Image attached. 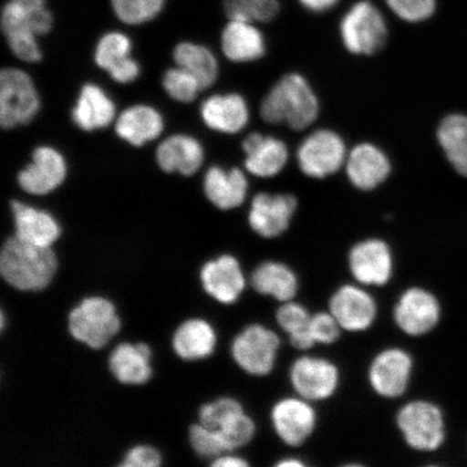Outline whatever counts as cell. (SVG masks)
<instances>
[{
  "label": "cell",
  "instance_id": "cell-1",
  "mask_svg": "<svg viewBox=\"0 0 467 467\" xmlns=\"http://www.w3.org/2000/svg\"><path fill=\"white\" fill-rule=\"evenodd\" d=\"M0 26L13 54L20 60H42L38 38L51 32L54 15L47 0H7L2 9Z\"/></svg>",
  "mask_w": 467,
  "mask_h": 467
},
{
  "label": "cell",
  "instance_id": "cell-2",
  "mask_svg": "<svg viewBox=\"0 0 467 467\" xmlns=\"http://www.w3.org/2000/svg\"><path fill=\"white\" fill-rule=\"evenodd\" d=\"M260 113L272 125H287L291 130H306L317 119L319 102L302 75H285L263 99Z\"/></svg>",
  "mask_w": 467,
  "mask_h": 467
},
{
  "label": "cell",
  "instance_id": "cell-3",
  "mask_svg": "<svg viewBox=\"0 0 467 467\" xmlns=\"http://www.w3.org/2000/svg\"><path fill=\"white\" fill-rule=\"evenodd\" d=\"M57 270V259L51 247L37 246L10 237L0 253V274L5 282L21 291L44 290Z\"/></svg>",
  "mask_w": 467,
  "mask_h": 467
},
{
  "label": "cell",
  "instance_id": "cell-4",
  "mask_svg": "<svg viewBox=\"0 0 467 467\" xmlns=\"http://www.w3.org/2000/svg\"><path fill=\"white\" fill-rule=\"evenodd\" d=\"M396 423L407 445L413 451L433 453L445 446L448 437L446 414L433 400L409 401L397 412Z\"/></svg>",
  "mask_w": 467,
  "mask_h": 467
},
{
  "label": "cell",
  "instance_id": "cell-5",
  "mask_svg": "<svg viewBox=\"0 0 467 467\" xmlns=\"http://www.w3.org/2000/svg\"><path fill=\"white\" fill-rule=\"evenodd\" d=\"M340 35L350 54L372 56L387 44L389 31L387 22L376 5L363 0L343 16Z\"/></svg>",
  "mask_w": 467,
  "mask_h": 467
},
{
  "label": "cell",
  "instance_id": "cell-6",
  "mask_svg": "<svg viewBox=\"0 0 467 467\" xmlns=\"http://www.w3.org/2000/svg\"><path fill=\"white\" fill-rule=\"evenodd\" d=\"M68 329L76 340L99 349L107 346L120 329L112 302L101 296L87 297L68 317Z\"/></svg>",
  "mask_w": 467,
  "mask_h": 467
},
{
  "label": "cell",
  "instance_id": "cell-7",
  "mask_svg": "<svg viewBox=\"0 0 467 467\" xmlns=\"http://www.w3.org/2000/svg\"><path fill=\"white\" fill-rule=\"evenodd\" d=\"M40 100L31 76L17 68L0 73V125L5 130L29 124L39 112Z\"/></svg>",
  "mask_w": 467,
  "mask_h": 467
},
{
  "label": "cell",
  "instance_id": "cell-8",
  "mask_svg": "<svg viewBox=\"0 0 467 467\" xmlns=\"http://www.w3.org/2000/svg\"><path fill=\"white\" fill-rule=\"evenodd\" d=\"M442 303L433 291L411 287L402 292L394 307L397 327L409 337L431 334L442 320Z\"/></svg>",
  "mask_w": 467,
  "mask_h": 467
},
{
  "label": "cell",
  "instance_id": "cell-9",
  "mask_svg": "<svg viewBox=\"0 0 467 467\" xmlns=\"http://www.w3.org/2000/svg\"><path fill=\"white\" fill-rule=\"evenodd\" d=\"M279 348L280 340L275 332L254 324L234 338L232 355L244 372L254 377H265L275 368Z\"/></svg>",
  "mask_w": 467,
  "mask_h": 467
},
{
  "label": "cell",
  "instance_id": "cell-10",
  "mask_svg": "<svg viewBox=\"0 0 467 467\" xmlns=\"http://www.w3.org/2000/svg\"><path fill=\"white\" fill-rule=\"evenodd\" d=\"M347 157L343 139L329 130L309 134L296 151L300 171L313 179H324L340 171L346 165Z\"/></svg>",
  "mask_w": 467,
  "mask_h": 467
},
{
  "label": "cell",
  "instance_id": "cell-11",
  "mask_svg": "<svg viewBox=\"0 0 467 467\" xmlns=\"http://www.w3.org/2000/svg\"><path fill=\"white\" fill-rule=\"evenodd\" d=\"M289 379L297 396L308 401H321L337 392L340 372L328 359L302 356L292 363Z\"/></svg>",
  "mask_w": 467,
  "mask_h": 467
},
{
  "label": "cell",
  "instance_id": "cell-12",
  "mask_svg": "<svg viewBox=\"0 0 467 467\" xmlns=\"http://www.w3.org/2000/svg\"><path fill=\"white\" fill-rule=\"evenodd\" d=\"M413 358L405 349L390 348L379 352L371 361L368 379L371 388L384 399H399L410 384Z\"/></svg>",
  "mask_w": 467,
  "mask_h": 467
},
{
  "label": "cell",
  "instance_id": "cell-13",
  "mask_svg": "<svg viewBox=\"0 0 467 467\" xmlns=\"http://www.w3.org/2000/svg\"><path fill=\"white\" fill-rule=\"evenodd\" d=\"M348 267L360 285L383 287L393 276L392 250L382 239H366L349 250Z\"/></svg>",
  "mask_w": 467,
  "mask_h": 467
},
{
  "label": "cell",
  "instance_id": "cell-14",
  "mask_svg": "<svg viewBox=\"0 0 467 467\" xmlns=\"http://www.w3.org/2000/svg\"><path fill=\"white\" fill-rule=\"evenodd\" d=\"M302 397L280 400L271 410V422L275 433L285 445L300 447L314 433L317 414Z\"/></svg>",
  "mask_w": 467,
  "mask_h": 467
},
{
  "label": "cell",
  "instance_id": "cell-15",
  "mask_svg": "<svg viewBox=\"0 0 467 467\" xmlns=\"http://www.w3.org/2000/svg\"><path fill=\"white\" fill-rule=\"evenodd\" d=\"M329 312L342 330L363 332L375 323L378 306L369 292L358 285H344L331 296Z\"/></svg>",
  "mask_w": 467,
  "mask_h": 467
},
{
  "label": "cell",
  "instance_id": "cell-16",
  "mask_svg": "<svg viewBox=\"0 0 467 467\" xmlns=\"http://www.w3.org/2000/svg\"><path fill=\"white\" fill-rule=\"evenodd\" d=\"M67 173V162L60 151L39 146L33 151L32 162L17 175V182L28 194L43 196L57 189Z\"/></svg>",
  "mask_w": 467,
  "mask_h": 467
},
{
  "label": "cell",
  "instance_id": "cell-17",
  "mask_svg": "<svg viewBox=\"0 0 467 467\" xmlns=\"http://www.w3.org/2000/svg\"><path fill=\"white\" fill-rule=\"evenodd\" d=\"M297 207L290 194L261 192L254 198L248 215L249 224L263 238H276L288 230Z\"/></svg>",
  "mask_w": 467,
  "mask_h": 467
},
{
  "label": "cell",
  "instance_id": "cell-18",
  "mask_svg": "<svg viewBox=\"0 0 467 467\" xmlns=\"http://www.w3.org/2000/svg\"><path fill=\"white\" fill-rule=\"evenodd\" d=\"M201 279L204 291L223 305L235 303L246 287L241 265L230 254L207 262L202 268Z\"/></svg>",
  "mask_w": 467,
  "mask_h": 467
},
{
  "label": "cell",
  "instance_id": "cell-19",
  "mask_svg": "<svg viewBox=\"0 0 467 467\" xmlns=\"http://www.w3.org/2000/svg\"><path fill=\"white\" fill-rule=\"evenodd\" d=\"M346 167L350 183L361 191L377 189L390 173L388 155L372 143L356 145L348 154Z\"/></svg>",
  "mask_w": 467,
  "mask_h": 467
},
{
  "label": "cell",
  "instance_id": "cell-20",
  "mask_svg": "<svg viewBox=\"0 0 467 467\" xmlns=\"http://www.w3.org/2000/svg\"><path fill=\"white\" fill-rule=\"evenodd\" d=\"M132 43L126 34L109 32L99 39L95 61L117 83H131L140 75L139 64L130 57Z\"/></svg>",
  "mask_w": 467,
  "mask_h": 467
},
{
  "label": "cell",
  "instance_id": "cell-21",
  "mask_svg": "<svg viewBox=\"0 0 467 467\" xmlns=\"http://www.w3.org/2000/svg\"><path fill=\"white\" fill-rule=\"evenodd\" d=\"M246 154L244 167L258 178H273L284 171L289 160V150L282 140L254 132L243 142Z\"/></svg>",
  "mask_w": 467,
  "mask_h": 467
},
{
  "label": "cell",
  "instance_id": "cell-22",
  "mask_svg": "<svg viewBox=\"0 0 467 467\" xmlns=\"http://www.w3.org/2000/svg\"><path fill=\"white\" fill-rule=\"evenodd\" d=\"M201 114L210 130L227 134L241 132L250 119L247 102L237 93L210 97L202 103Z\"/></svg>",
  "mask_w": 467,
  "mask_h": 467
},
{
  "label": "cell",
  "instance_id": "cell-23",
  "mask_svg": "<svg viewBox=\"0 0 467 467\" xmlns=\"http://www.w3.org/2000/svg\"><path fill=\"white\" fill-rule=\"evenodd\" d=\"M203 157L202 144L186 134H175L163 140L156 150V161L162 171L179 172L186 177L200 171Z\"/></svg>",
  "mask_w": 467,
  "mask_h": 467
},
{
  "label": "cell",
  "instance_id": "cell-24",
  "mask_svg": "<svg viewBox=\"0 0 467 467\" xmlns=\"http://www.w3.org/2000/svg\"><path fill=\"white\" fill-rule=\"evenodd\" d=\"M203 192L208 200L221 210L241 206L248 194V180L238 168L224 171L212 167L204 174Z\"/></svg>",
  "mask_w": 467,
  "mask_h": 467
},
{
  "label": "cell",
  "instance_id": "cell-25",
  "mask_svg": "<svg viewBox=\"0 0 467 467\" xmlns=\"http://www.w3.org/2000/svg\"><path fill=\"white\" fill-rule=\"evenodd\" d=\"M14 214L16 236L22 241L51 247L61 235L60 225L48 213L20 202H11Z\"/></svg>",
  "mask_w": 467,
  "mask_h": 467
},
{
  "label": "cell",
  "instance_id": "cell-26",
  "mask_svg": "<svg viewBox=\"0 0 467 467\" xmlns=\"http://www.w3.org/2000/svg\"><path fill=\"white\" fill-rule=\"evenodd\" d=\"M224 56L233 62H253L265 55V39L254 23L230 20L221 35Z\"/></svg>",
  "mask_w": 467,
  "mask_h": 467
},
{
  "label": "cell",
  "instance_id": "cell-27",
  "mask_svg": "<svg viewBox=\"0 0 467 467\" xmlns=\"http://www.w3.org/2000/svg\"><path fill=\"white\" fill-rule=\"evenodd\" d=\"M115 114V104L102 88L86 84L72 110V119L81 130L89 132L112 124Z\"/></svg>",
  "mask_w": 467,
  "mask_h": 467
},
{
  "label": "cell",
  "instance_id": "cell-28",
  "mask_svg": "<svg viewBox=\"0 0 467 467\" xmlns=\"http://www.w3.org/2000/svg\"><path fill=\"white\" fill-rule=\"evenodd\" d=\"M162 130L163 119L159 110L143 104L124 110L115 125L117 136L138 148L159 138Z\"/></svg>",
  "mask_w": 467,
  "mask_h": 467
},
{
  "label": "cell",
  "instance_id": "cell-29",
  "mask_svg": "<svg viewBox=\"0 0 467 467\" xmlns=\"http://www.w3.org/2000/svg\"><path fill=\"white\" fill-rule=\"evenodd\" d=\"M250 284L259 295L282 303L294 300L299 290V279L294 270L276 261L261 263L251 275Z\"/></svg>",
  "mask_w": 467,
  "mask_h": 467
},
{
  "label": "cell",
  "instance_id": "cell-30",
  "mask_svg": "<svg viewBox=\"0 0 467 467\" xmlns=\"http://www.w3.org/2000/svg\"><path fill=\"white\" fill-rule=\"evenodd\" d=\"M151 352L148 344L132 346L122 343L109 356V366L113 376L122 384L139 385L149 381Z\"/></svg>",
  "mask_w": 467,
  "mask_h": 467
},
{
  "label": "cell",
  "instance_id": "cell-31",
  "mask_svg": "<svg viewBox=\"0 0 467 467\" xmlns=\"http://www.w3.org/2000/svg\"><path fill=\"white\" fill-rule=\"evenodd\" d=\"M436 138L453 171L467 179V115H447L437 128Z\"/></svg>",
  "mask_w": 467,
  "mask_h": 467
},
{
  "label": "cell",
  "instance_id": "cell-32",
  "mask_svg": "<svg viewBox=\"0 0 467 467\" xmlns=\"http://www.w3.org/2000/svg\"><path fill=\"white\" fill-rule=\"evenodd\" d=\"M173 348L185 360L206 358L213 353L217 336L212 326L202 319L186 320L173 336Z\"/></svg>",
  "mask_w": 467,
  "mask_h": 467
},
{
  "label": "cell",
  "instance_id": "cell-33",
  "mask_svg": "<svg viewBox=\"0 0 467 467\" xmlns=\"http://www.w3.org/2000/svg\"><path fill=\"white\" fill-rule=\"evenodd\" d=\"M173 58L177 67L194 76L202 90L208 89L218 78L217 58L207 47L190 42L180 43L174 48Z\"/></svg>",
  "mask_w": 467,
  "mask_h": 467
},
{
  "label": "cell",
  "instance_id": "cell-34",
  "mask_svg": "<svg viewBox=\"0 0 467 467\" xmlns=\"http://www.w3.org/2000/svg\"><path fill=\"white\" fill-rule=\"evenodd\" d=\"M312 314L300 303L284 302L276 312L277 324L289 337L292 347L299 350H307L317 346L311 335Z\"/></svg>",
  "mask_w": 467,
  "mask_h": 467
},
{
  "label": "cell",
  "instance_id": "cell-35",
  "mask_svg": "<svg viewBox=\"0 0 467 467\" xmlns=\"http://www.w3.org/2000/svg\"><path fill=\"white\" fill-rule=\"evenodd\" d=\"M224 11L230 20L267 23L279 13L278 0H223Z\"/></svg>",
  "mask_w": 467,
  "mask_h": 467
},
{
  "label": "cell",
  "instance_id": "cell-36",
  "mask_svg": "<svg viewBox=\"0 0 467 467\" xmlns=\"http://www.w3.org/2000/svg\"><path fill=\"white\" fill-rule=\"evenodd\" d=\"M117 19L127 26H141L154 20L165 8L166 0H109Z\"/></svg>",
  "mask_w": 467,
  "mask_h": 467
},
{
  "label": "cell",
  "instance_id": "cell-37",
  "mask_svg": "<svg viewBox=\"0 0 467 467\" xmlns=\"http://www.w3.org/2000/svg\"><path fill=\"white\" fill-rule=\"evenodd\" d=\"M217 433L226 452L247 446L255 434V423L246 412H241L220 426Z\"/></svg>",
  "mask_w": 467,
  "mask_h": 467
},
{
  "label": "cell",
  "instance_id": "cell-38",
  "mask_svg": "<svg viewBox=\"0 0 467 467\" xmlns=\"http://www.w3.org/2000/svg\"><path fill=\"white\" fill-rule=\"evenodd\" d=\"M163 89L173 100L182 103L194 101L202 90L194 76L179 67L168 69L162 78Z\"/></svg>",
  "mask_w": 467,
  "mask_h": 467
},
{
  "label": "cell",
  "instance_id": "cell-39",
  "mask_svg": "<svg viewBox=\"0 0 467 467\" xmlns=\"http://www.w3.org/2000/svg\"><path fill=\"white\" fill-rule=\"evenodd\" d=\"M244 411L241 402L225 397V399H220L201 408V424L210 430H218L227 420Z\"/></svg>",
  "mask_w": 467,
  "mask_h": 467
},
{
  "label": "cell",
  "instance_id": "cell-40",
  "mask_svg": "<svg viewBox=\"0 0 467 467\" xmlns=\"http://www.w3.org/2000/svg\"><path fill=\"white\" fill-rule=\"evenodd\" d=\"M190 441L195 452L204 459H217L226 453L217 431L210 430L202 424L191 426Z\"/></svg>",
  "mask_w": 467,
  "mask_h": 467
},
{
  "label": "cell",
  "instance_id": "cell-41",
  "mask_svg": "<svg viewBox=\"0 0 467 467\" xmlns=\"http://www.w3.org/2000/svg\"><path fill=\"white\" fill-rule=\"evenodd\" d=\"M387 4L397 16L410 23L430 19L436 9V0H387Z\"/></svg>",
  "mask_w": 467,
  "mask_h": 467
},
{
  "label": "cell",
  "instance_id": "cell-42",
  "mask_svg": "<svg viewBox=\"0 0 467 467\" xmlns=\"http://www.w3.org/2000/svg\"><path fill=\"white\" fill-rule=\"evenodd\" d=\"M309 330L317 344L330 346L338 340L342 328L330 312H319L312 315Z\"/></svg>",
  "mask_w": 467,
  "mask_h": 467
},
{
  "label": "cell",
  "instance_id": "cell-43",
  "mask_svg": "<svg viewBox=\"0 0 467 467\" xmlns=\"http://www.w3.org/2000/svg\"><path fill=\"white\" fill-rule=\"evenodd\" d=\"M161 464V457L155 448L137 446L127 452L122 467H157Z\"/></svg>",
  "mask_w": 467,
  "mask_h": 467
},
{
  "label": "cell",
  "instance_id": "cell-44",
  "mask_svg": "<svg viewBox=\"0 0 467 467\" xmlns=\"http://www.w3.org/2000/svg\"><path fill=\"white\" fill-rule=\"evenodd\" d=\"M303 7L315 14L326 13L335 8L340 0H299Z\"/></svg>",
  "mask_w": 467,
  "mask_h": 467
},
{
  "label": "cell",
  "instance_id": "cell-45",
  "mask_svg": "<svg viewBox=\"0 0 467 467\" xmlns=\"http://www.w3.org/2000/svg\"><path fill=\"white\" fill-rule=\"evenodd\" d=\"M249 463L242 458L235 457V455H220L219 458L213 461V466L214 467H247Z\"/></svg>",
  "mask_w": 467,
  "mask_h": 467
},
{
  "label": "cell",
  "instance_id": "cell-46",
  "mask_svg": "<svg viewBox=\"0 0 467 467\" xmlns=\"http://www.w3.org/2000/svg\"><path fill=\"white\" fill-rule=\"evenodd\" d=\"M276 466L279 467H302L306 466V463L303 461L296 458H285L277 462Z\"/></svg>",
  "mask_w": 467,
  "mask_h": 467
}]
</instances>
